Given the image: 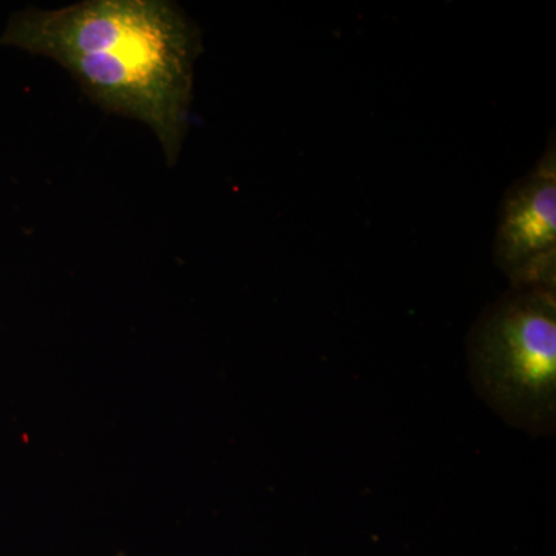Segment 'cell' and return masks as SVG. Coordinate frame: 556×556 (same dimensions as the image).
Masks as SVG:
<instances>
[{"mask_svg": "<svg viewBox=\"0 0 556 556\" xmlns=\"http://www.w3.org/2000/svg\"><path fill=\"white\" fill-rule=\"evenodd\" d=\"M0 46L56 61L91 101L141 121L174 166L188 131L200 31L167 0H87L10 17Z\"/></svg>", "mask_w": 556, "mask_h": 556, "instance_id": "6da1fadb", "label": "cell"}, {"mask_svg": "<svg viewBox=\"0 0 556 556\" xmlns=\"http://www.w3.org/2000/svg\"><path fill=\"white\" fill-rule=\"evenodd\" d=\"M556 289L510 288L467 338L468 376L508 426L532 437L556 427Z\"/></svg>", "mask_w": 556, "mask_h": 556, "instance_id": "7a4b0ae2", "label": "cell"}, {"mask_svg": "<svg viewBox=\"0 0 556 556\" xmlns=\"http://www.w3.org/2000/svg\"><path fill=\"white\" fill-rule=\"evenodd\" d=\"M493 258L510 287L556 289V146L504 195Z\"/></svg>", "mask_w": 556, "mask_h": 556, "instance_id": "3957f363", "label": "cell"}]
</instances>
